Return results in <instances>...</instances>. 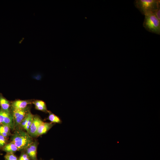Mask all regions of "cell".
Returning <instances> with one entry per match:
<instances>
[{
    "label": "cell",
    "instance_id": "14",
    "mask_svg": "<svg viewBox=\"0 0 160 160\" xmlns=\"http://www.w3.org/2000/svg\"><path fill=\"white\" fill-rule=\"evenodd\" d=\"M28 119L24 129L25 130L26 132L28 133L30 126L32 123L34 115L30 111L28 113Z\"/></svg>",
    "mask_w": 160,
    "mask_h": 160
},
{
    "label": "cell",
    "instance_id": "17",
    "mask_svg": "<svg viewBox=\"0 0 160 160\" xmlns=\"http://www.w3.org/2000/svg\"><path fill=\"white\" fill-rule=\"evenodd\" d=\"M18 160H30V159L25 151H22Z\"/></svg>",
    "mask_w": 160,
    "mask_h": 160
},
{
    "label": "cell",
    "instance_id": "4",
    "mask_svg": "<svg viewBox=\"0 0 160 160\" xmlns=\"http://www.w3.org/2000/svg\"><path fill=\"white\" fill-rule=\"evenodd\" d=\"M10 110L13 116L15 130L19 129L21 122L30 111L29 108L27 107L22 110L10 109Z\"/></svg>",
    "mask_w": 160,
    "mask_h": 160
},
{
    "label": "cell",
    "instance_id": "15",
    "mask_svg": "<svg viewBox=\"0 0 160 160\" xmlns=\"http://www.w3.org/2000/svg\"><path fill=\"white\" fill-rule=\"evenodd\" d=\"M4 158L7 160H18L17 156L13 153H6Z\"/></svg>",
    "mask_w": 160,
    "mask_h": 160
},
{
    "label": "cell",
    "instance_id": "16",
    "mask_svg": "<svg viewBox=\"0 0 160 160\" xmlns=\"http://www.w3.org/2000/svg\"><path fill=\"white\" fill-rule=\"evenodd\" d=\"M8 143V140L4 136L0 135V150Z\"/></svg>",
    "mask_w": 160,
    "mask_h": 160
},
{
    "label": "cell",
    "instance_id": "8",
    "mask_svg": "<svg viewBox=\"0 0 160 160\" xmlns=\"http://www.w3.org/2000/svg\"><path fill=\"white\" fill-rule=\"evenodd\" d=\"M33 101L30 100H17L11 102V109L22 110L26 108L28 105L32 103Z\"/></svg>",
    "mask_w": 160,
    "mask_h": 160
},
{
    "label": "cell",
    "instance_id": "12",
    "mask_svg": "<svg viewBox=\"0 0 160 160\" xmlns=\"http://www.w3.org/2000/svg\"><path fill=\"white\" fill-rule=\"evenodd\" d=\"M1 150L5 152L6 153H14L18 149L14 143L10 142L6 144L2 148Z\"/></svg>",
    "mask_w": 160,
    "mask_h": 160
},
{
    "label": "cell",
    "instance_id": "20",
    "mask_svg": "<svg viewBox=\"0 0 160 160\" xmlns=\"http://www.w3.org/2000/svg\"><path fill=\"white\" fill-rule=\"evenodd\" d=\"M1 124V122L0 121V126Z\"/></svg>",
    "mask_w": 160,
    "mask_h": 160
},
{
    "label": "cell",
    "instance_id": "19",
    "mask_svg": "<svg viewBox=\"0 0 160 160\" xmlns=\"http://www.w3.org/2000/svg\"><path fill=\"white\" fill-rule=\"evenodd\" d=\"M43 160L40 159V160ZM50 160H53V159H50Z\"/></svg>",
    "mask_w": 160,
    "mask_h": 160
},
{
    "label": "cell",
    "instance_id": "6",
    "mask_svg": "<svg viewBox=\"0 0 160 160\" xmlns=\"http://www.w3.org/2000/svg\"><path fill=\"white\" fill-rule=\"evenodd\" d=\"M43 121L40 116L34 115L32 123L28 132L29 135L33 138L36 137V133L38 128Z\"/></svg>",
    "mask_w": 160,
    "mask_h": 160
},
{
    "label": "cell",
    "instance_id": "18",
    "mask_svg": "<svg viewBox=\"0 0 160 160\" xmlns=\"http://www.w3.org/2000/svg\"><path fill=\"white\" fill-rule=\"evenodd\" d=\"M153 13L158 19L160 21V7Z\"/></svg>",
    "mask_w": 160,
    "mask_h": 160
},
{
    "label": "cell",
    "instance_id": "2",
    "mask_svg": "<svg viewBox=\"0 0 160 160\" xmlns=\"http://www.w3.org/2000/svg\"><path fill=\"white\" fill-rule=\"evenodd\" d=\"M145 18L143 26L148 31L160 34V21L153 12H148L144 15Z\"/></svg>",
    "mask_w": 160,
    "mask_h": 160
},
{
    "label": "cell",
    "instance_id": "3",
    "mask_svg": "<svg viewBox=\"0 0 160 160\" xmlns=\"http://www.w3.org/2000/svg\"><path fill=\"white\" fill-rule=\"evenodd\" d=\"M134 4L143 15L148 12H153L160 7L159 0H135Z\"/></svg>",
    "mask_w": 160,
    "mask_h": 160
},
{
    "label": "cell",
    "instance_id": "1",
    "mask_svg": "<svg viewBox=\"0 0 160 160\" xmlns=\"http://www.w3.org/2000/svg\"><path fill=\"white\" fill-rule=\"evenodd\" d=\"M11 137V142L14 143L18 151H25L33 142L28 133L21 129L15 130Z\"/></svg>",
    "mask_w": 160,
    "mask_h": 160
},
{
    "label": "cell",
    "instance_id": "11",
    "mask_svg": "<svg viewBox=\"0 0 160 160\" xmlns=\"http://www.w3.org/2000/svg\"><path fill=\"white\" fill-rule=\"evenodd\" d=\"M32 103L35 106V109L46 113H48L46 105L44 101L40 100H36L33 101Z\"/></svg>",
    "mask_w": 160,
    "mask_h": 160
},
{
    "label": "cell",
    "instance_id": "13",
    "mask_svg": "<svg viewBox=\"0 0 160 160\" xmlns=\"http://www.w3.org/2000/svg\"><path fill=\"white\" fill-rule=\"evenodd\" d=\"M49 116L46 119L49 120L50 122L52 123L61 124L62 121L60 119L49 111H48Z\"/></svg>",
    "mask_w": 160,
    "mask_h": 160
},
{
    "label": "cell",
    "instance_id": "5",
    "mask_svg": "<svg viewBox=\"0 0 160 160\" xmlns=\"http://www.w3.org/2000/svg\"><path fill=\"white\" fill-rule=\"evenodd\" d=\"M0 121L1 124L8 126L11 130H15L13 118L11 111L7 112L0 108Z\"/></svg>",
    "mask_w": 160,
    "mask_h": 160
},
{
    "label": "cell",
    "instance_id": "21",
    "mask_svg": "<svg viewBox=\"0 0 160 160\" xmlns=\"http://www.w3.org/2000/svg\"><path fill=\"white\" fill-rule=\"evenodd\" d=\"M2 155V153H1L0 152V155Z\"/></svg>",
    "mask_w": 160,
    "mask_h": 160
},
{
    "label": "cell",
    "instance_id": "7",
    "mask_svg": "<svg viewBox=\"0 0 160 160\" xmlns=\"http://www.w3.org/2000/svg\"><path fill=\"white\" fill-rule=\"evenodd\" d=\"M39 144L37 140L33 142L24 151L30 160H38L37 158V150Z\"/></svg>",
    "mask_w": 160,
    "mask_h": 160
},
{
    "label": "cell",
    "instance_id": "22",
    "mask_svg": "<svg viewBox=\"0 0 160 160\" xmlns=\"http://www.w3.org/2000/svg\"><path fill=\"white\" fill-rule=\"evenodd\" d=\"M5 160H7L6 159H5Z\"/></svg>",
    "mask_w": 160,
    "mask_h": 160
},
{
    "label": "cell",
    "instance_id": "9",
    "mask_svg": "<svg viewBox=\"0 0 160 160\" xmlns=\"http://www.w3.org/2000/svg\"><path fill=\"white\" fill-rule=\"evenodd\" d=\"M55 124L51 122H44L41 123L37 130L36 137L46 134Z\"/></svg>",
    "mask_w": 160,
    "mask_h": 160
},
{
    "label": "cell",
    "instance_id": "10",
    "mask_svg": "<svg viewBox=\"0 0 160 160\" xmlns=\"http://www.w3.org/2000/svg\"><path fill=\"white\" fill-rule=\"evenodd\" d=\"M0 108L5 111L11 112V102L4 97L2 94L0 93Z\"/></svg>",
    "mask_w": 160,
    "mask_h": 160
}]
</instances>
